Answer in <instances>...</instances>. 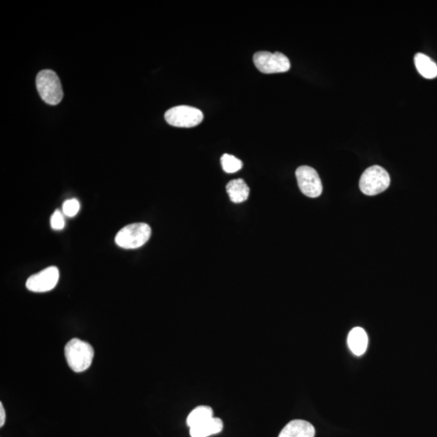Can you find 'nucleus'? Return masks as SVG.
<instances>
[{
  "instance_id": "1a4fd4ad",
  "label": "nucleus",
  "mask_w": 437,
  "mask_h": 437,
  "mask_svg": "<svg viewBox=\"0 0 437 437\" xmlns=\"http://www.w3.org/2000/svg\"><path fill=\"white\" fill-rule=\"evenodd\" d=\"M315 429L310 423L302 420H292L285 426L279 437H315Z\"/></svg>"
},
{
  "instance_id": "4468645a",
  "label": "nucleus",
  "mask_w": 437,
  "mask_h": 437,
  "mask_svg": "<svg viewBox=\"0 0 437 437\" xmlns=\"http://www.w3.org/2000/svg\"><path fill=\"white\" fill-rule=\"evenodd\" d=\"M211 418H213V408L208 406H200L195 408L188 416L186 424L191 429V427L202 425Z\"/></svg>"
},
{
  "instance_id": "2eb2a0df",
  "label": "nucleus",
  "mask_w": 437,
  "mask_h": 437,
  "mask_svg": "<svg viewBox=\"0 0 437 437\" xmlns=\"http://www.w3.org/2000/svg\"><path fill=\"white\" fill-rule=\"evenodd\" d=\"M220 162H222L223 169L228 173H236L242 169L243 167L242 160L233 155H223L222 159H220Z\"/></svg>"
},
{
  "instance_id": "f3484780",
  "label": "nucleus",
  "mask_w": 437,
  "mask_h": 437,
  "mask_svg": "<svg viewBox=\"0 0 437 437\" xmlns=\"http://www.w3.org/2000/svg\"><path fill=\"white\" fill-rule=\"evenodd\" d=\"M50 225L54 230H63L65 226L63 215L58 210L55 211L50 218Z\"/></svg>"
},
{
  "instance_id": "f8f14e48",
  "label": "nucleus",
  "mask_w": 437,
  "mask_h": 437,
  "mask_svg": "<svg viewBox=\"0 0 437 437\" xmlns=\"http://www.w3.org/2000/svg\"><path fill=\"white\" fill-rule=\"evenodd\" d=\"M228 195L234 204H241L247 200L250 195V188L242 178L235 179L228 183L226 186Z\"/></svg>"
},
{
  "instance_id": "6e6552de",
  "label": "nucleus",
  "mask_w": 437,
  "mask_h": 437,
  "mask_svg": "<svg viewBox=\"0 0 437 437\" xmlns=\"http://www.w3.org/2000/svg\"><path fill=\"white\" fill-rule=\"evenodd\" d=\"M59 271L56 266H49L40 273L31 275L26 281V288L34 292L52 291L58 282Z\"/></svg>"
},
{
  "instance_id": "9d476101",
  "label": "nucleus",
  "mask_w": 437,
  "mask_h": 437,
  "mask_svg": "<svg viewBox=\"0 0 437 437\" xmlns=\"http://www.w3.org/2000/svg\"><path fill=\"white\" fill-rule=\"evenodd\" d=\"M367 343H369L367 335L365 330L361 328L352 329L348 334V347L356 356H362L365 352Z\"/></svg>"
},
{
  "instance_id": "f03ea898",
  "label": "nucleus",
  "mask_w": 437,
  "mask_h": 437,
  "mask_svg": "<svg viewBox=\"0 0 437 437\" xmlns=\"http://www.w3.org/2000/svg\"><path fill=\"white\" fill-rule=\"evenodd\" d=\"M151 229L145 223H135L127 225L119 230L115 242L119 247L126 250L138 249L149 240Z\"/></svg>"
},
{
  "instance_id": "0eeeda50",
  "label": "nucleus",
  "mask_w": 437,
  "mask_h": 437,
  "mask_svg": "<svg viewBox=\"0 0 437 437\" xmlns=\"http://www.w3.org/2000/svg\"><path fill=\"white\" fill-rule=\"evenodd\" d=\"M298 186L303 195L310 198H317L323 193V184L314 168L306 167H299L296 171Z\"/></svg>"
},
{
  "instance_id": "9b49d317",
  "label": "nucleus",
  "mask_w": 437,
  "mask_h": 437,
  "mask_svg": "<svg viewBox=\"0 0 437 437\" xmlns=\"http://www.w3.org/2000/svg\"><path fill=\"white\" fill-rule=\"evenodd\" d=\"M223 427V421L219 418L213 417L202 425L191 427L190 435L191 437H209L220 434Z\"/></svg>"
},
{
  "instance_id": "f257e3e1",
  "label": "nucleus",
  "mask_w": 437,
  "mask_h": 437,
  "mask_svg": "<svg viewBox=\"0 0 437 437\" xmlns=\"http://www.w3.org/2000/svg\"><path fill=\"white\" fill-rule=\"evenodd\" d=\"M64 354L70 369L79 374L89 369L94 361V349L89 343L73 339L67 343Z\"/></svg>"
},
{
  "instance_id": "20e7f679",
  "label": "nucleus",
  "mask_w": 437,
  "mask_h": 437,
  "mask_svg": "<svg viewBox=\"0 0 437 437\" xmlns=\"http://www.w3.org/2000/svg\"><path fill=\"white\" fill-rule=\"evenodd\" d=\"M390 184V178L388 172L379 165H374L363 173L360 188L363 194L374 196L384 192Z\"/></svg>"
},
{
  "instance_id": "39448f33",
  "label": "nucleus",
  "mask_w": 437,
  "mask_h": 437,
  "mask_svg": "<svg viewBox=\"0 0 437 437\" xmlns=\"http://www.w3.org/2000/svg\"><path fill=\"white\" fill-rule=\"evenodd\" d=\"M165 120L175 127L191 128L200 124L204 119L201 110L188 105H178L167 110Z\"/></svg>"
},
{
  "instance_id": "7ed1b4c3",
  "label": "nucleus",
  "mask_w": 437,
  "mask_h": 437,
  "mask_svg": "<svg viewBox=\"0 0 437 437\" xmlns=\"http://www.w3.org/2000/svg\"><path fill=\"white\" fill-rule=\"evenodd\" d=\"M36 89L45 103L56 105L63 98L61 82L56 73L52 70H43L36 79Z\"/></svg>"
},
{
  "instance_id": "dca6fc26",
  "label": "nucleus",
  "mask_w": 437,
  "mask_h": 437,
  "mask_svg": "<svg viewBox=\"0 0 437 437\" xmlns=\"http://www.w3.org/2000/svg\"><path fill=\"white\" fill-rule=\"evenodd\" d=\"M81 209L80 202L76 199L66 200L63 204V213L68 217H74Z\"/></svg>"
},
{
  "instance_id": "a211bd4d",
  "label": "nucleus",
  "mask_w": 437,
  "mask_h": 437,
  "mask_svg": "<svg viewBox=\"0 0 437 437\" xmlns=\"http://www.w3.org/2000/svg\"><path fill=\"white\" fill-rule=\"evenodd\" d=\"M6 413L4 410L3 403H0V427H3L6 424Z\"/></svg>"
},
{
  "instance_id": "ddd939ff",
  "label": "nucleus",
  "mask_w": 437,
  "mask_h": 437,
  "mask_svg": "<svg viewBox=\"0 0 437 437\" xmlns=\"http://www.w3.org/2000/svg\"><path fill=\"white\" fill-rule=\"evenodd\" d=\"M417 71L426 79H434L437 76V65L427 55L418 53L415 55Z\"/></svg>"
},
{
  "instance_id": "423d86ee",
  "label": "nucleus",
  "mask_w": 437,
  "mask_h": 437,
  "mask_svg": "<svg viewBox=\"0 0 437 437\" xmlns=\"http://www.w3.org/2000/svg\"><path fill=\"white\" fill-rule=\"evenodd\" d=\"M254 63L255 67L265 74L286 72L291 67L286 55L279 52H257L254 55Z\"/></svg>"
}]
</instances>
